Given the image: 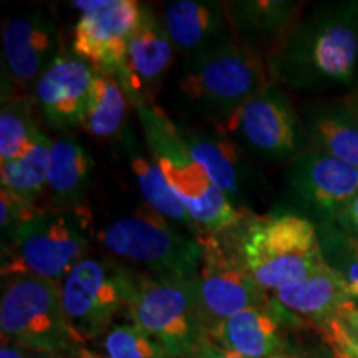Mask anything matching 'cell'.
I'll list each match as a JSON object with an SVG mask.
<instances>
[{
    "label": "cell",
    "mask_w": 358,
    "mask_h": 358,
    "mask_svg": "<svg viewBox=\"0 0 358 358\" xmlns=\"http://www.w3.org/2000/svg\"><path fill=\"white\" fill-rule=\"evenodd\" d=\"M357 93H358V90H357Z\"/></svg>",
    "instance_id": "39"
},
{
    "label": "cell",
    "mask_w": 358,
    "mask_h": 358,
    "mask_svg": "<svg viewBox=\"0 0 358 358\" xmlns=\"http://www.w3.org/2000/svg\"><path fill=\"white\" fill-rule=\"evenodd\" d=\"M355 307H358V302H357V303H355Z\"/></svg>",
    "instance_id": "38"
},
{
    "label": "cell",
    "mask_w": 358,
    "mask_h": 358,
    "mask_svg": "<svg viewBox=\"0 0 358 358\" xmlns=\"http://www.w3.org/2000/svg\"><path fill=\"white\" fill-rule=\"evenodd\" d=\"M272 82L267 60L231 42L185 60L176 83L182 105L206 124L222 127L249 98Z\"/></svg>",
    "instance_id": "4"
},
{
    "label": "cell",
    "mask_w": 358,
    "mask_h": 358,
    "mask_svg": "<svg viewBox=\"0 0 358 358\" xmlns=\"http://www.w3.org/2000/svg\"><path fill=\"white\" fill-rule=\"evenodd\" d=\"M226 8L236 42L266 60L303 10L302 3L289 0H229Z\"/></svg>",
    "instance_id": "22"
},
{
    "label": "cell",
    "mask_w": 358,
    "mask_h": 358,
    "mask_svg": "<svg viewBox=\"0 0 358 358\" xmlns=\"http://www.w3.org/2000/svg\"><path fill=\"white\" fill-rule=\"evenodd\" d=\"M222 128L245 153L267 163L287 164L308 148L289 90L274 80L249 98Z\"/></svg>",
    "instance_id": "10"
},
{
    "label": "cell",
    "mask_w": 358,
    "mask_h": 358,
    "mask_svg": "<svg viewBox=\"0 0 358 358\" xmlns=\"http://www.w3.org/2000/svg\"><path fill=\"white\" fill-rule=\"evenodd\" d=\"M174 50L163 20L143 6L141 19L124 47L122 60L111 75L122 85L129 103L134 106L156 103L161 85L171 69Z\"/></svg>",
    "instance_id": "16"
},
{
    "label": "cell",
    "mask_w": 358,
    "mask_h": 358,
    "mask_svg": "<svg viewBox=\"0 0 358 358\" xmlns=\"http://www.w3.org/2000/svg\"><path fill=\"white\" fill-rule=\"evenodd\" d=\"M178 129L199 166L237 211L244 217L261 214L257 206L271 189L252 156L222 127L178 123Z\"/></svg>",
    "instance_id": "11"
},
{
    "label": "cell",
    "mask_w": 358,
    "mask_h": 358,
    "mask_svg": "<svg viewBox=\"0 0 358 358\" xmlns=\"http://www.w3.org/2000/svg\"><path fill=\"white\" fill-rule=\"evenodd\" d=\"M334 358H358V307H352L322 335Z\"/></svg>",
    "instance_id": "30"
},
{
    "label": "cell",
    "mask_w": 358,
    "mask_h": 358,
    "mask_svg": "<svg viewBox=\"0 0 358 358\" xmlns=\"http://www.w3.org/2000/svg\"><path fill=\"white\" fill-rule=\"evenodd\" d=\"M2 340L35 355L75 357L82 343L71 334L62 306L60 284L30 274L2 277Z\"/></svg>",
    "instance_id": "7"
},
{
    "label": "cell",
    "mask_w": 358,
    "mask_h": 358,
    "mask_svg": "<svg viewBox=\"0 0 358 358\" xmlns=\"http://www.w3.org/2000/svg\"><path fill=\"white\" fill-rule=\"evenodd\" d=\"M95 73V65L65 52L43 71L30 96L45 127L60 136L82 128Z\"/></svg>",
    "instance_id": "17"
},
{
    "label": "cell",
    "mask_w": 358,
    "mask_h": 358,
    "mask_svg": "<svg viewBox=\"0 0 358 358\" xmlns=\"http://www.w3.org/2000/svg\"><path fill=\"white\" fill-rule=\"evenodd\" d=\"M93 217L87 208L45 209L34 221L2 234V277L30 274L62 284L88 256Z\"/></svg>",
    "instance_id": "5"
},
{
    "label": "cell",
    "mask_w": 358,
    "mask_h": 358,
    "mask_svg": "<svg viewBox=\"0 0 358 358\" xmlns=\"http://www.w3.org/2000/svg\"><path fill=\"white\" fill-rule=\"evenodd\" d=\"M52 143L47 133L40 131L34 146L20 158L0 163V186L13 194L37 204L48 187L52 163Z\"/></svg>",
    "instance_id": "27"
},
{
    "label": "cell",
    "mask_w": 358,
    "mask_h": 358,
    "mask_svg": "<svg viewBox=\"0 0 358 358\" xmlns=\"http://www.w3.org/2000/svg\"><path fill=\"white\" fill-rule=\"evenodd\" d=\"M71 7L80 10L73 53L111 73L141 19L143 6L136 0H80L71 2Z\"/></svg>",
    "instance_id": "15"
},
{
    "label": "cell",
    "mask_w": 358,
    "mask_h": 358,
    "mask_svg": "<svg viewBox=\"0 0 358 358\" xmlns=\"http://www.w3.org/2000/svg\"><path fill=\"white\" fill-rule=\"evenodd\" d=\"M308 148L358 169V93L319 98L301 110Z\"/></svg>",
    "instance_id": "20"
},
{
    "label": "cell",
    "mask_w": 358,
    "mask_h": 358,
    "mask_svg": "<svg viewBox=\"0 0 358 358\" xmlns=\"http://www.w3.org/2000/svg\"><path fill=\"white\" fill-rule=\"evenodd\" d=\"M271 78L289 92L322 98L358 90V0L303 8L267 58Z\"/></svg>",
    "instance_id": "1"
},
{
    "label": "cell",
    "mask_w": 358,
    "mask_h": 358,
    "mask_svg": "<svg viewBox=\"0 0 358 358\" xmlns=\"http://www.w3.org/2000/svg\"><path fill=\"white\" fill-rule=\"evenodd\" d=\"M29 350L17 343L2 340V348H0V358H29Z\"/></svg>",
    "instance_id": "34"
},
{
    "label": "cell",
    "mask_w": 358,
    "mask_h": 358,
    "mask_svg": "<svg viewBox=\"0 0 358 358\" xmlns=\"http://www.w3.org/2000/svg\"><path fill=\"white\" fill-rule=\"evenodd\" d=\"M136 287L138 274L120 261L83 257L60 284L62 306L75 338L82 345L101 338L116 313L129 307Z\"/></svg>",
    "instance_id": "8"
},
{
    "label": "cell",
    "mask_w": 358,
    "mask_h": 358,
    "mask_svg": "<svg viewBox=\"0 0 358 358\" xmlns=\"http://www.w3.org/2000/svg\"><path fill=\"white\" fill-rule=\"evenodd\" d=\"M128 100L122 85L108 71L96 69L82 128L95 138H115L128 120Z\"/></svg>",
    "instance_id": "25"
},
{
    "label": "cell",
    "mask_w": 358,
    "mask_h": 358,
    "mask_svg": "<svg viewBox=\"0 0 358 358\" xmlns=\"http://www.w3.org/2000/svg\"><path fill=\"white\" fill-rule=\"evenodd\" d=\"M62 53L55 17L42 8L13 15L2 29V80L30 95L43 71Z\"/></svg>",
    "instance_id": "14"
},
{
    "label": "cell",
    "mask_w": 358,
    "mask_h": 358,
    "mask_svg": "<svg viewBox=\"0 0 358 358\" xmlns=\"http://www.w3.org/2000/svg\"><path fill=\"white\" fill-rule=\"evenodd\" d=\"M357 192L358 169L312 148L289 161L282 174V209L308 219L317 227L332 224Z\"/></svg>",
    "instance_id": "12"
},
{
    "label": "cell",
    "mask_w": 358,
    "mask_h": 358,
    "mask_svg": "<svg viewBox=\"0 0 358 358\" xmlns=\"http://www.w3.org/2000/svg\"><path fill=\"white\" fill-rule=\"evenodd\" d=\"M98 243L113 257L140 266L155 279L194 280L203 264V241L179 229L148 206L106 224Z\"/></svg>",
    "instance_id": "6"
},
{
    "label": "cell",
    "mask_w": 358,
    "mask_h": 358,
    "mask_svg": "<svg viewBox=\"0 0 358 358\" xmlns=\"http://www.w3.org/2000/svg\"><path fill=\"white\" fill-rule=\"evenodd\" d=\"M123 143L129 169H131L134 181L140 187V194L145 199L148 208L153 209L156 214H159L161 217H164L174 226H178L179 229L189 232L201 241L206 239L208 236L192 219L185 203L169 187L163 171L151 158L145 141H138L136 134L128 131L123 136Z\"/></svg>",
    "instance_id": "23"
},
{
    "label": "cell",
    "mask_w": 358,
    "mask_h": 358,
    "mask_svg": "<svg viewBox=\"0 0 358 358\" xmlns=\"http://www.w3.org/2000/svg\"><path fill=\"white\" fill-rule=\"evenodd\" d=\"M73 358H103V357L98 352L90 350V348H87V345H85V347H82V350H80Z\"/></svg>",
    "instance_id": "35"
},
{
    "label": "cell",
    "mask_w": 358,
    "mask_h": 358,
    "mask_svg": "<svg viewBox=\"0 0 358 358\" xmlns=\"http://www.w3.org/2000/svg\"><path fill=\"white\" fill-rule=\"evenodd\" d=\"M187 358H249V357H244L241 355V353L232 352L229 348H224L222 345H219L217 342H214L211 337H206Z\"/></svg>",
    "instance_id": "33"
},
{
    "label": "cell",
    "mask_w": 358,
    "mask_h": 358,
    "mask_svg": "<svg viewBox=\"0 0 358 358\" xmlns=\"http://www.w3.org/2000/svg\"><path fill=\"white\" fill-rule=\"evenodd\" d=\"M93 169V156L78 136L70 133L53 140L47 187L48 209L87 208Z\"/></svg>",
    "instance_id": "24"
},
{
    "label": "cell",
    "mask_w": 358,
    "mask_h": 358,
    "mask_svg": "<svg viewBox=\"0 0 358 358\" xmlns=\"http://www.w3.org/2000/svg\"><path fill=\"white\" fill-rule=\"evenodd\" d=\"M134 111L140 120L143 141L151 158L204 234H221L239 226L244 216L199 166L182 140L178 123L156 103L138 105L134 106Z\"/></svg>",
    "instance_id": "3"
},
{
    "label": "cell",
    "mask_w": 358,
    "mask_h": 358,
    "mask_svg": "<svg viewBox=\"0 0 358 358\" xmlns=\"http://www.w3.org/2000/svg\"><path fill=\"white\" fill-rule=\"evenodd\" d=\"M128 310L133 324L159 342L173 358H187L209 337L196 279H155L138 274L136 294Z\"/></svg>",
    "instance_id": "9"
},
{
    "label": "cell",
    "mask_w": 358,
    "mask_h": 358,
    "mask_svg": "<svg viewBox=\"0 0 358 358\" xmlns=\"http://www.w3.org/2000/svg\"><path fill=\"white\" fill-rule=\"evenodd\" d=\"M32 96L2 87L0 106V163L24 156L42 131L34 113Z\"/></svg>",
    "instance_id": "26"
},
{
    "label": "cell",
    "mask_w": 358,
    "mask_h": 358,
    "mask_svg": "<svg viewBox=\"0 0 358 358\" xmlns=\"http://www.w3.org/2000/svg\"><path fill=\"white\" fill-rule=\"evenodd\" d=\"M303 325L297 317L272 301L229 317L209 335L224 348L249 358H292L302 350L294 332Z\"/></svg>",
    "instance_id": "18"
},
{
    "label": "cell",
    "mask_w": 358,
    "mask_h": 358,
    "mask_svg": "<svg viewBox=\"0 0 358 358\" xmlns=\"http://www.w3.org/2000/svg\"><path fill=\"white\" fill-rule=\"evenodd\" d=\"M45 209L38 204L30 203L22 196L13 194L7 189H0V229L2 234L19 229L24 224L34 221Z\"/></svg>",
    "instance_id": "31"
},
{
    "label": "cell",
    "mask_w": 358,
    "mask_h": 358,
    "mask_svg": "<svg viewBox=\"0 0 358 358\" xmlns=\"http://www.w3.org/2000/svg\"><path fill=\"white\" fill-rule=\"evenodd\" d=\"M35 358H73V357H62V355H35Z\"/></svg>",
    "instance_id": "36"
},
{
    "label": "cell",
    "mask_w": 358,
    "mask_h": 358,
    "mask_svg": "<svg viewBox=\"0 0 358 358\" xmlns=\"http://www.w3.org/2000/svg\"><path fill=\"white\" fill-rule=\"evenodd\" d=\"M229 234L249 274L271 294L325 266L315 224L285 209L250 214Z\"/></svg>",
    "instance_id": "2"
},
{
    "label": "cell",
    "mask_w": 358,
    "mask_h": 358,
    "mask_svg": "<svg viewBox=\"0 0 358 358\" xmlns=\"http://www.w3.org/2000/svg\"><path fill=\"white\" fill-rule=\"evenodd\" d=\"M332 224L347 236L358 239V192L340 209Z\"/></svg>",
    "instance_id": "32"
},
{
    "label": "cell",
    "mask_w": 358,
    "mask_h": 358,
    "mask_svg": "<svg viewBox=\"0 0 358 358\" xmlns=\"http://www.w3.org/2000/svg\"><path fill=\"white\" fill-rule=\"evenodd\" d=\"M292 358H312L310 355H308V353H306V352H303V350H301V352H299L297 353V355H295V357H292Z\"/></svg>",
    "instance_id": "37"
},
{
    "label": "cell",
    "mask_w": 358,
    "mask_h": 358,
    "mask_svg": "<svg viewBox=\"0 0 358 358\" xmlns=\"http://www.w3.org/2000/svg\"><path fill=\"white\" fill-rule=\"evenodd\" d=\"M103 358H173L166 348L134 324H120L98 338Z\"/></svg>",
    "instance_id": "29"
},
{
    "label": "cell",
    "mask_w": 358,
    "mask_h": 358,
    "mask_svg": "<svg viewBox=\"0 0 358 358\" xmlns=\"http://www.w3.org/2000/svg\"><path fill=\"white\" fill-rule=\"evenodd\" d=\"M322 256L327 266L342 277L353 303L358 302V239L347 236L334 224L317 227Z\"/></svg>",
    "instance_id": "28"
},
{
    "label": "cell",
    "mask_w": 358,
    "mask_h": 358,
    "mask_svg": "<svg viewBox=\"0 0 358 358\" xmlns=\"http://www.w3.org/2000/svg\"><path fill=\"white\" fill-rule=\"evenodd\" d=\"M161 20L174 50L185 60L236 42L226 2L174 0L163 7Z\"/></svg>",
    "instance_id": "19"
},
{
    "label": "cell",
    "mask_w": 358,
    "mask_h": 358,
    "mask_svg": "<svg viewBox=\"0 0 358 358\" xmlns=\"http://www.w3.org/2000/svg\"><path fill=\"white\" fill-rule=\"evenodd\" d=\"M204 254L196 277L201 315L208 335L224 320L254 307H264L272 294L254 280L241 261L229 231L203 239Z\"/></svg>",
    "instance_id": "13"
},
{
    "label": "cell",
    "mask_w": 358,
    "mask_h": 358,
    "mask_svg": "<svg viewBox=\"0 0 358 358\" xmlns=\"http://www.w3.org/2000/svg\"><path fill=\"white\" fill-rule=\"evenodd\" d=\"M272 297L303 325L319 330L322 335L343 312L355 307L345 282L327 264L315 274L275 290Z\"/></svg>",
    "instance_id": "21"
}]
</instances>
